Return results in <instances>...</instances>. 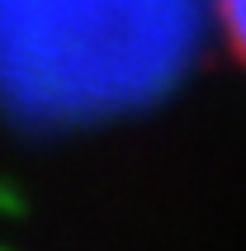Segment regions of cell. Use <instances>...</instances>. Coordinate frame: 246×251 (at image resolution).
<instances>
[{
	"label": "cell",
	"instance_id": "1",
	"mask_svg": "<svg viewBox=\"0 0 246 251\" xmlns=\"http://www.w3.org/2000/svg\"><path fill=\"white\" fill-rule=\"evenodd\" d=\"M204 0H0V109L85 124L161 100L190 67Z\"/></svg>",
	"mask_w": 246,
	"mask_h": 251
},
{
	"label": "cell",
	"instance_id": "2",
	"mask_svg": "<svg viewBox=\"0 0 246 251\" xmlns=\"http://www.w3.org/2000/svg\"><path fill=\"white\" fill-rule=\"evenodd\" d=\"M218 14H222V28H227L232 52L246 62V0H218Z\"/></svg>",
	"mask_w": 246,
	"mask_h": 251
}]
</instances>
